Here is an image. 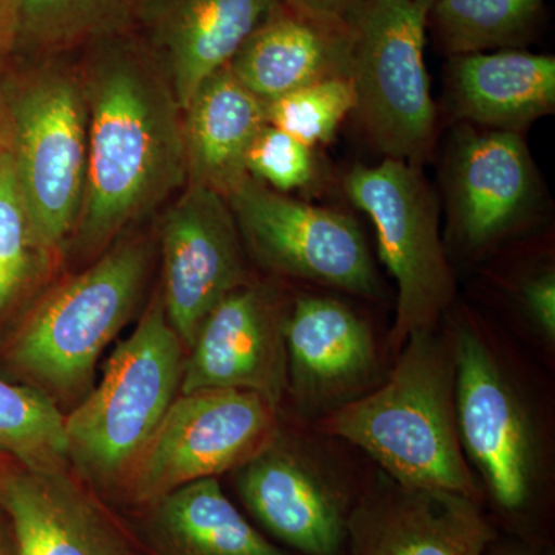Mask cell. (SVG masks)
<instances>
[{
  "instance_id": "1",
  "label": "cell",
  "mask_w": 555,
  "mask_h": 555,
  "mask_svg": "<svg viewBox=\"0 0 555 555\" xmlns=\"http://www.w3.org/2000/svg\"><path fill=\"white\" fill-rule=\"evenodd\" d=\"M89 138L82 210L69 244L100 254L188 185L182 108L131 33L87 47L79 62Z\"/></svg>"
},
{
  "instance_id": "2",
  "label": "cell",
  "mask_w": 555,
  "mask_h": 555,
  "mask_svg": "<svg viewBox=\"0 0 555 555\" xmlns=\"http://www.w3.org/2000/svg\"><path fill=\"white\" fill-rule=\"evenodd\" d=\"M323 429L363 449L398 485L476 499L456 430L452 347L434 331L412 334L386 385L332 412Z\"/></svg>"
},
{
  "instance_id": "3",
  "label": "cell",
  "mask_w": 555,
  "mask_h": 555,
  "mask_svg": "<svg viewBox=\"0 0 555 555\" xmlns=\"http://www.w3.org/2000/svg\"><path fill=\"white\" fill-rule=\"evenodd\" d=\"M0 76V144L9 152L39 247L60 254L73 238L87 181L86 93L79 65L27 57Z\"/></svg>"
},
{
  "instance_id": "4",
  "label": "cell",
  "mask_w": 555,
  "mask_h": 555,
  "mask_svg": "<svg viewBox=\"0 0 555 555\" xmlns=\"http://www.w3.org/2000/svg\"><path fill=\"white\" fill-rule=\"evenodd\" d=\"M185 347L160 292L104 367L96 389L65 416L69 466L87 483L120 495L139 455L181 390Z\"/></svg>"
},
{
  "instance_id": "5",
  "label": "cell",
  "mask_w": 555,
  "mask_h": 555,
  "mask_svg": "<svg viewBox=\"0 0 555 555\" xmlns=\"http://www.w3.org/2000/svg\"><path fill=\"white\" fill-rule=\"evenodd\" d=\"M152 258L147 238L124 235L89 269L53 288L11 339V366L51 400L82 393L102 350L137 310Z\"/></svg>"
},
{
  "instance_id": "6",
  "label": "cell",
  "mask_w": 555,
  "mask_h": 555,
  "mask_svg": "<svg viewBox=\"0 0 555 555\" xmlns=\"http://www.w3.org/2000/svg\"><path fill=\"white\" fill-rule=\"evenodd\" d=\"M427 13L416 0H361L347 21L353 113L378 152L415 166L433 152L437 133L425 65Z\"/></svg>"
},
{
  "instance_id": "7",
  "label": "cell",
  "mask_w": 555,
  "mask_h": 555,
  "mask_svg": "<svg viewBox=\"0 0 555 555\" xmlns=\"http://www.w3.org/2000/svg\"><path fill=\"white\" fill-rule=\"evenodd\" d=\"M345 189L374 222L379 255L396 278L390 341L403 347L412 334L434 331L454 299L455 280L438 233L436 195L422 166L390 158L375 167H353Z\"/></svg>"
},
{
  "instance_id": "8",
  "label": "cell",
  "mask_w": 555,
  "mask_h": 555,
  "mask_svg": "<svg viewBox=\"0 0 555 555\" xmlns=\"http://www.w3.org/2000/svg\"><path fill=\"white\" fill-rule=\"evenodd\" d=\"M275 437V408L257 393H179L119 496L145 509L179 486L238 469Z\"/></svg>"
},
{
  "instance_id": "9",
  "label": "cell",
  "mask_w": 555,
  "mask_h": 555,
  "mask_svg": "<svg viewBox=\"0 0 555 555\" xmlns=\"http://www.w3.org/2000/svg\"><path fill=\"white\" fill-rule=\"evenodd\" d=\"M225 199L259 264L350 294L377 292L366 240L349 215L291 198L250 175Z\"/></svg>"
},
{
  "instance_id": "10",
  "label": "cell",
  "mask_w": 555,
  "mask_h": 555,
  "mask_svg": "<svg viewBox=\"0 0 555 555\" xmlns=\"http://www.w3.org/2000/svg\"><path fill=\"white\" fill-rule=\"evenodd\" d=\"M455 420L460 443L480 469L496 505L521 513L532 495L535 447L525 409L476 332L456 331Z\"/></svg>"
},
{
  "instance_id": "11",
  "label": "cell",
  "mask_w": 555,
  "mask_h": 555,
  "mask_svg": "<svg viewBox=\"0 0 555 555\" xmlns=\"http://www.w3.org/2000/svg\"><path fill=\"white\" fill-rule=\"evenodd\" d=\"M159 241L160 298L170 326L188 350L208 313L247 284L243 240L224 196L185 185L164 214Z\"/></svg>"
},
{
  "instance_id": "12",
  "label": "cell",
  "mask_w": 555,
  "mask_h": 555,
  "mask_svg": "<svg viewBox=\"0 0 555 555\" xmlns=\"http://www.w3.org/2000/svg\"><path fill=\"white\" fill-rule=\"evenodd\" d=\"M287 312L266 284H244L208 313L188 349L179 393L244 390L276 408L286 389Z\"/></svg>"
},
{
  "instance_id": "13",
  "label": "cell",
  "mask_w": 555,
  "mask_h": 555,
  "mask_svg": "<svg viewBox=\"0 0 555 555\" xmlns=\"http://www.w3.org/2000/svg\"><path fill=\"white\" fill-rule=\"evenodd\" d=\"M449 224L480 247L528 217L539 199L534 163L517 131L456 130L447 160Z\"/></svg>"
},
{
  "instance_id": "14",
  "label": "cell",
  "mask_w": 555,
  "mask_h": 555,
  "mask_svg": "<svg viewBox=\"0 0 555 555\" xmlns=\"http://www.w3.org/2000/svg\"><path fill=\"white\" fill-rule=\"evenodd\" d=\"M20 555H142L130 532L68 469L20 465L0 478Z\"/></svg>"
},
{
  "instance_id": "15",
  "label": "cell",
  "mask_w": 555,
  "mask_h": 555,
  "mask_svg": "<svg viewBox=\"0 0 555 555\" xmlns=\"http://www.w3.org/2000/svg\"><path fill=\"white\" fill-rule=\"evenodd\" d=\"M240 500L276 542L299 555H339L347 542L345 500L323 474L278 437L238 467Z\"/></svg>"
},
{
  "instance_id": "16",
  "label": "cell",
  "mask_w": 555,
  "mask_h": 555,
  "mask_svg": "<svg viewBox=\"0 0 555 555\" xmlns=\"http://www.w3.org/2000/svg\"><path fill=\"white\" fill-rule=\"evenodd\" d=\"M494 539L476 499L393 480L347 521L352 555H486Z\"/></svg>"
},
{
  "instance_id": "17",
  "label": "cell",
  "mask_w": 555,
  "mask_h": 555,
  "mask_svg": "<svg viewBox=\"0 0 555 555\" xmlns=\"http://www.w3.org/2000/svg\"><path fill=\"white\" fill-rule=\"evenodd\" d=\"M281 0H142L134 28L184 108Z\"/></svg>"
},
{
  "instance_id": "18",
  "label": "cell",
  "mask_w": 555,
  "mask_h": 555,
  "mask_svg": "<svg viewBox=\"0 0 555 555\" xmlns=\"http://www.w3.org/2000/svg\"><path fill=\"white\" fill-rule=\"evenodd\" d=\"M347 24L306 16L283 2L240 47L228 67L261 101L327 78H349Z\"/></svg>"
},
{
  "instance_id": "19",
  "label": "cell",
  "mask_w": 555,
  "mask_h": 555,
  "mask_svg": "<svg viewBox=\"0 0 555 555\" xmlns=\"http://www.w3.org/2000/svg\"><path fill=\"white\" fill-rule=\"evenodd\" d=\"M448 101L459 119L520 131L555 107V60L518 49L455 54Z\"/></svg>"
},
{
  "instance_id": "20",
  "label": "cell",
  "mask_w": 555,
  "mask_h": 555,
  "mask_svg": "<svg viewBox=\"0 0 555 555\" xmlns=\"http://www.w3.org/2000/svg\"><path fill=\"white\" fill-rule=\"evenodd\" d=\"M287 377L298 396L323 401L371 374L374 341L367 324L337 299L302 295L284 324Z\"/></svg>"
},
{
  "instance_id": "21",
  "label": "cell",
  "mask_w": 555,
  "mask_h": 555,
  "mask_svg": "<svg viewBox=\"0 0 555 555\" xmlns=\"http://www.w3.org/2000/svg\"><path fill=\"white\" fill-rule=\"evenodd\" d=\"M266 124L264 101L228 65L208 76L182 108L188 185L215 190L225 198L248 177L247 152Z\"/></svg>"
},
{
  "instance_id": "22",
  "label": "cell",
  "mask_w": 555,
  "mask_h": 555,
  "mask_svg": "<svg viewBox=\"0 0 555 555\" xmlns=\"http://www.w3.org/2000/svg\"><path fill=\"white\" fill-rule=\"evenodd\" d=\"M144 511L155 555H291L241 514L217 477L179 486Z\"/></svg>"
},
{
  "instance_id": "23",
  "label": "cell",
  "mask_w": 555,
  "mask_h": 555,
  "mask_svg": "<svg viewBox=\"0 0 555 555\" xmlns=\"http://www.w3.org/2000/svg\"><path fill=\"white\" fill-rule=\"evenodd\" d=\"M142 0H16L17 49L25 57L61 56L134 28Z\"/></svg>"
},
{
  "instance_id": "24",
  "label": "cell",
  "mask_w": 555,
  "mask_h": 555,
  "mask_svg": "<svg viewBox=\"0 0 555 555\" xmlns=\"http://www.w3.org/2000/svg\"><path fill=\"white\" fill-rule=\"evenodd\" d=\"M543 0H438L427 27L451 56L520 49L534 36Z\"/></svg>"
},
{
  "instance_id": "25",
  "label": "cell",
  "mask_w": 555,
  "mask_h": 555,
  "mask_svg": "<svg viewBox=\"0 0 555 555\" xmlns=\"http://www.w3.org/2000/svg\"><path fill=\"white\" fill-rule=\"evenodd\" d=\"M0 455L25 469H68L65 415L42 390L0 378Z\"/></svg>"
},
{
  "instance_id": "26",
  "label": "cell",
  "mask_w": 555,
  "mask_h": 555,
  "mask_svg": "<svg viewBox=\"0 0 555 555\" xmlns=\"http://www.w3.org/2000/svg\"><path fill=\"white\" fill-rule=\"evenodd\" d=\"M356 107V91L346 76L318 80L264 102L270 126L312 149L332 141Z\"/></svg>"
},
{
  "instance_id": "27",
  "label": "cell",
  "mask_w": 555,
  "mask_h": 555,
  "mask_svg": "<svg viewBox=\"0 0 555 555\" xmlns=\"http://www.w3.org/2000/svg\"><path fill=\"white\" fill-rule=\"evenodd\" d=\"M47 259L17 188L9 152L0 144V318L17 301L36 268Z\"/></svg>"
},
{
  "instance_id": "28",
  "label": "cell",
  "mask_w": 555,
  "mask_h": 555,
  "mask_svg": "<svg viewBox=\"0 0 555 555\" xmlns=\"http://www.w3.org/2000/svg\"><path fill=\"white\" fill-rule=\"evenodd\" d=\"M247 173L276 192L305 189L317 177L312 147L266 124L246 156Z\"/></svg>"
},
{
  "instance_id": "29",
  "label": "cell",
  "mask_w": 555,
  "mask_h": 555,
  "mask_svg": "<svg viewBox=\"0 0 555 555\" xmlns=\"http://www.w3.org/2000/svg\"><path fill=\"white\" fill-rule=\"evenodd\" d=\"M525 306L532 321L545 332L546 337H555V275L554 270L540 273L524 287Z\"/></svg>"
},
{
  "instance_id": "30",
  "label": "cell",
  "mask_w": 555,
  "mask_h": 555,
  "mask_svg": "<svg viewBox=\"0 0 555 555\" xmlns=\"http://www.w3.org/2000/svg\"><path fill=\"white\" fill-rule=\"evenodd\" d=\"M281 2L306 16L346 25L361 0H281Z\"/></svg>"
},
{
  "instance_id": "31",
  "label": "cell",
  "mask_w": 555,
  "mask_h": 555,
  "mask_svg": "<svg viewBox=\"0 0 555 555\" xmlns=\"http://www.w3.org/2000/svg\"><path fill=\"white\" fill-rule=\"evenodd\" d=\"M17 49L16 0H0V76L9 68Z\"/></svg>"
},
{
  "instance_id": "32",
  "label": "cell",
  "mask_w": 555,
  "mask_h": 555,
  "mask_svg": "<svg viewBox=\"0 0 555 555\" xmlns=\"http://www.w3.org/2000/svg\"><path fill=\"white\" fill-rule=\"evenodd\" d=\"M0 555H20L10 518L2 506H0Z\"/></svg>"
},
{
  "instance_id": "33",
  "label": "cell",
  "mask_w": 555,
  "mask_h": 555,
  "mask_svg": "<svg viewBox=\"0 0 555 555\" xmlns=\"http://www.w3.org/2000/svg\"><path fill=\"white\" fill-rule=\"evenodd\" d=\"M492 555H539L534 553V551L526 550V547L520 546H507L502 547V550H495Z\"/></svg>"
},
{
  "instance_id": "34",
  "label": "cell",
  "mask_w": 555,
  "mask_h": 555,
  "mask_svg": "<svg viewBox=\"0 0 555 555\" xmlns=\"http://www.w3.org/2000/svg\"><path fill=\"white\" fill-rule=\"evenodd\" d=\"M14 466H17V463L14 460L9 459V456L0 455V478L5 476L10 469H13Z\"/></svg>"
},
{
  "instance_id": "35",
  "label": "cell",
  "mask_w": 555,
  "mask_h": 555,
  "mask_svg": "<svg viewBox=\"0 0 555 555\" xmlns=\"http://www.w3.org/2000/svg\"><path fill=\"white\" fill-rule=\"evenodd\" d=\"M416 2L422 3V5L425 7L427 11H429L434 5H436L438 0H416Z\"/></svg>"
}]
</instances>
